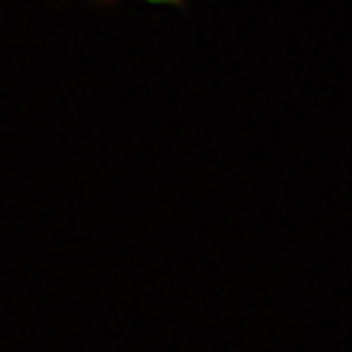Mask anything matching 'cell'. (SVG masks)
Instances as JSON below:
<instances>
[{
  "label": "cell",
  "mask_w": 352,
  "mask_h": 352,
  "mask_svg": "<svg viewBox=\"0 0 352 352\" xmlns=\"http://www.w3.org/2000/svg\"><path fill=\"white\" fill-rule=\"evenodd\" d=\"M100 6H113V3H142V6H152V8H184L186 0H94Z\"/></svg>",
  "instance_id": "cell-1"
}]
</instances>
